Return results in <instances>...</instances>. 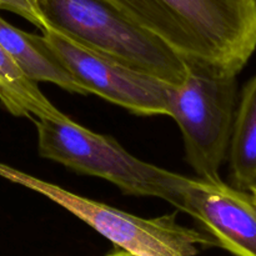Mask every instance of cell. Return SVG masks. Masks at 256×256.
I'll return each mask as SVG.
<instances>
[{
	"instance_id": "obj_1",
	"label": "cell",
	"mask_w": 256,
	"mask_h": 256,
	"mask_svg": "<svg viewBox=\"0 0 256 256\" xmlns=\"http://www.w3.org/2000/svg\"><path fill=\"white\" fill-rule=\"evenodd\" d=\"M188 65L239 75L256 50V0H105Z\"/></svg>"
},
{
	"instance_id": "obj_2",
	"label": "cell",
	"mask_w": 256,
	"mask_h": 256,
	"mask_svg": "<svg viewBox=\"0 0 256 256\" xmlns=\"http://www.w3.org/2000/svg\"><path fill=\"white\" fill-rule=\"evenodd\" d=\"M45 28L172 86L188 74L185 60L160 38L105 0H38Z\"/></svg>"
},
{
	"instance_id": "obj_3",
	"label": "cell",
	"mask_w": 256,
	"mask_h": 256,
	"mask_svg": "<svg viewBox=\"0 0 256 256\" xmlns=\"http://www.w3.org/2000/svg\"><path fill=\"white\" fill-rule=\"evenodd\" d=\"M40 156L80 174L116 185L135 196L159 198L184 209V188L189 178L132 156L119 142L72 122L66 115L36 120Z\"/></svg>"
},
{
	"instance_id": "obj_4",
	"label": "cell",
	"mask_w": 256,
	"mask_h": 256,
	"mask_svg": "<svg viewBox=\"0 0 256 256\" xmlns=\"http://www.w3.org/2000/svg\"><path fill=\"white\" fill-rule=\"evenodd\" d=\"M0 175L44 195L135 256H196L204 248L218 246L212 235L179 224L175 215L135 216L6 165L0 164Z\"/></svg>"
},
{
	"instance_id": "obj_5",
	"label": "cell",
	"mask_w": 256,
	"mask_h": 256,
	"mask_svg": "<svg viewBox=\"0 0 256 256\" xmlns=\"http://www.w3.org/2000/svg\"><path fill=\"white\" fill-rule=\"evenodd\" d=\"M236 78L188 65L184 82L170 86L168 115L182 130L186 160L199 179L222 180L238 104Z\"/></svg>"
},
{
	"instance_id": "obj_6",
	"label": "cell",
	"mask_w": 256,
	"mask_h": 256,
	"mask_svg": "<svg viewBox=\"0 0 256 256\" xmlns=\"http://www.w3.org/2000/svg\"><path fill=\"white\" fill-rule=\"evenodd\" d=\"M42 32L85 94H95L138 115H168L172 85L92 52L50 28Z\"/></svg>"
},
{
	"instance_id": "obj_7",
	"label": "cell",
	"mask_w": 256,
	"mask_h": 256,
	"mask_svg": "<svg viewBox=\"0 0 256 256\" xmlns=\"http://www.w3.org/2000/svg\"><path fill=\"white\" fill-rule=\"evenodd\" d=\"M212 235L218 246L236 256H256V200L222 180L189 178L184 209Z\"/></svg>"
},
{
	"instance_id": "obj_8",
	"label": "cell",
	"mask_w": 256,
	"mask_h": 256,
	"mask_svg": "<svg viewBox=\"0 0 256 256\" xmlns=\"http://www.w3.org/2000/svg\"><path fill=\"white\" fill-rule=\"evenodd\" d=\"M0 44L32 82H52L68 92L85 94L42 35L22 32L0 16Z\"/></svg>"
},
{
	"instance_id": "obj_9",
	"label": "cell",
	"mask_w": 256,
	"mask_h": 256,
	"mask_svg": "<svg viewBox=\"0 0 256 256\" xmlns=\"http://www.w3.org/2000/svg\"><path fill=\"white\" fill-rule=\"evenodd\" d=\"M228 158L230 185L248 192L256 180V74L236 104Z\"/></svg>"
},
{
	"instance_id": "obj_10",
	"label": "cell",
	"mask_w": 256,
	"mask_h": 256,
	"mask_svg": "<svg viewBox=\"0 0 256 256\" xmlns=\"http://www.w3.org/2000/svg\"><path fill=\"white\" fill-rule=\"evenodd\" d=\"M0 102L14 116L29 119L58 118L62 112L15 64L0 44Z\"/></svg>"
},
{
	"instance_id": "obj_11",
	"label": "cell",
	"mask_w": 256,
	"mask_h": 256,
	"mask_svg": "<svg viewBox=\"0 0 256 256\" xmlns=\"http://www.w3.org/2000/svg\"><path fill=\"white\" fill-rule=\"evenodd\" d=\"M0 9L24 18L40 30L45 29V22L40 12L38 0H0Z\"/></svg>"
},
{
	"instance_id": "obj_12",
	"label": "cell",
	"mask_w": 256,
	"mask_h": 256,
	"mask_svg": "<svg viewBox=\"0 0 256 256\" xmlns=\"http://www.w3.org/2000/svg\"><path fill=\"white\" fill-rule=\"evenodd\" d=\"M106 256H135V255H132V254H130V252H125V250L120 249V250H116V252H112V254H109Z\"/></svg>"
},
{
	"instance_id": "obj_13",
	"label": "cell",
	"mask_w": 256,
	"mask_h": 256,
	"mask_svg": "<svg viewBox=\"0 0 256 256\" xmlns=\"http://www.w3.org/2000/svg\"><path fill=\"white\" fill-rule=\"evenodd\" d=\"M248 192H249L250 194L252 195V198H254V199L256 200V180L254 182H252V185L249 188V190H248Z\"/></svg>"
}]
</instances>
